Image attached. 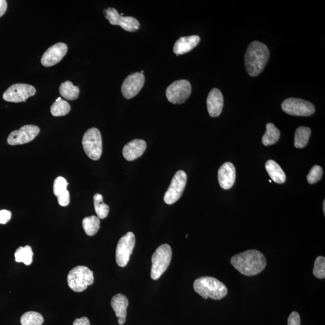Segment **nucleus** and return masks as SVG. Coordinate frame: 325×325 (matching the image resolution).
Wrapping results in <instances>:
<instances>
[{"label": "nucleus", "instance_id": "nucleus-5", "mask_svg": "<svg viewBox=\"0 0 325 325\" xmlns=\"http://www.w3.org/2000/svg\"><path fill=\"white\" fill-rule=\"evenodd\" d=\"M171 248L168 244L160 245L152 256L151 277L157 280L167 271L172 260Z\"/></svg>", "mask_w": 325, "mask_h": 325}, {"label": "nucleus", "instance_id": "nucleus-36", "mask_svg": "<svg viewBox=\"0 0 325 325\" xmlns=\"http://www.w3.org/2000/svg\"><path fill=\"white\" fill-rule=\"evenodd\" d=\"M8 9V3L5 0H0V17L5 15Z\"/></svg>", "mask_w": 325, "mask_h": 325}, {"label": "nucleus", "instance_id": "nucleus-6", "mask_svg": "<svg viewBox=\"0 0 325 325\" xmlns=\"http://www.w3.org/2000/svg\"><path fill=\"white\" fill-rule=\"evenodd\" d=\"M83 147L86 155L93 160H98L101 156L103 143L101 133L96 128L86 131L82 140Z\"/></svg>", "mask_w": 325, "mask_h": 325}, {"label": "nucleus", "instance_id": "nucleus-26", "mask_svg": "<svg viewBox=\"0 0 325 325\" xmlns=\"http://www.w3.org/2000/svg\"><path fill=\"white\" fill-rule=\"evenodd\" d=\"M59 92L63 97L68 100L77 99L79 93V89L70 81H67L62 84Z\"/></svg>", "mask_w": 325, "mask_h": 325}, {"label": "nucleus", "instance_id": "nucleus-8", "mask_svg": "<svg viewBox=\"0 0 325 325\" xmlns=\"http://www.w3.org/2000/svg\"><path fill=\"white\" fill-rule=\"evenodd\" d=\"M282 109L288 115L296 116H309L315 112L313 104L299 98H290L282 103Z\"/></svg>", "mask_w": 325, "mask_h": 325}, {"label": "nucleus", "instance_id": "nucleus-24", "mask_svg": "<svg viewBox=\"0 0 325 325\" xmlns=\"http://www.w3.org/2000/svg\"><path fill=\"white\" fill-rule=\"evenodd\" d=\"M311 130L309 127L297 128L295 134L294 145L296 148H303L307 146L310 139Z\"/></svg>", "mask_w": 325, "mask_h": 325}, {"label": "nucleus", "instance_id": "nucleus-16", "mask_svg": "<svg viewBox=\"0 0 325 325\" xmlns=\"http://www.w3.org/2000/svg\"><path fill=\"white\" fill-rule=\"evenodd\" d=\"M218 180L222 189L228 190L232 188L236 181V169L230 162H227L220 167L218 171Z\"/></svg>", "mask_w": 325, "mask_h": 325}, {"label": "nucleus", "instance_id": "nucleus-28", "mask_svg": "<svg viewBox=\"0 0 325 325\" xmlns=\"http://www.w3.org/2000/svg\"><path fill=\"white\" fill-rule=\"evenodd\" d=\"M33 252L30 246L19 247L17 249L15 257V261L18 262H24L27 266H29L33 262Z\"/></svg>", "mask_w": 325, "mask_h": 325}, {"label": "nucleus", "instance_id": "nucleus-4", "mask_svg": "<svg viewBox=\"0 0 325 325\" xmlns=\"http://www.w3.org/2000/svg\"><path fill=\"white\" fill-rule=\"evenodd\" d=\"M68 285L75 292H82L94 281L93 272L85 266H78L71 270L67 277Z\"/></svg>", "mask_w": 325, "mask_h": 325}, {"label": "nucleus", "instance_id": "nucleus-15", "mask_svg": "<svg viewBox=\"0 0 325 325\" xmlns=\"http://www.w3.org/2000/svg\"><path fill=\"white\" fill-rule=\"evenodd\" d=\"M67 44L63 43H57L45 52L41 58V64L46 67H53L59 63L67 54Z\"/></svg>", "mask_w": 325, "mask_h": 325}, {"label": "nucleus", "instance_id": "nucleus-13", "mask_svg": "<svg viewBox=\"0 0 325 325\" xmlns=\"http://www.w3.org/2000/svg\"><path fill=\"white\" fill-rule=\"evenodd\" d=\"M40 133L39 127L33 125H26L19 130L12 131L8 138V143L10 145H23L32 141Z\"/></svg>", "mask_w": 325, "mask_h": 325}, {"label": "nucleus", "instance_id": "nucleus-38", "mask_svg": "<svg viewBox=\"0 0 325 325\" xmlns=\"http://www.w3.org/2000/svg\"><path fill=\"white\" fill-rule=\"evenodd\" d=\"M140 73H141V74H143V73H144V71H141L140 72Z\"/></svg>", "mask_w": 325, "mask_h": 325}, {"label": "nucleus", "instance_id": "nucleus-32", "mask_svg": "<svg viewBox=\"0 0 325 325\" xmlns=\"http://www.w3.org/2000/svg\"><path fill=\"white\" fill-rule=\"evenodd\" d=\"M323 169L320 166L315 165L311 169L309 174H308L307 178L308 182L311 185L315 184L319 181L322 177Z\"/></svg>", "mask_w": 325, "mask_h": 325}, {"label": "nucleus", "instance_id": "nucleus-29", "mask_svg": "<svg viewBox=\"0 0 325 325\" xmlns=\"http://www.w3.org/2000/svg\"><path fill=\"white\" fill-rule=\"evenodd\" d=\"M95 210L100 219H104L108 216L110 208L109 206L103 202V197L99 193L93 196Z\"/></svg>", "mask_w": 325, "mask_h": 325}, {"label": "nucleus", "instance_id": "nucleus-18", "mask_svg": "<svg viewBox=\"0 0 325 325\" xmlns=\"http://www.w3.org/2000/svg\"><path fill=\"white\" fill-rule=\"evenodd\" d=\"M146 148V141L141 139H134L125 145L123 154L127 160L133 161L141 157Z\"/></svg>", "mask_w": 325, "mask_h": 325}, {"label": "nucleus", "instance_id": "nucleus-21", "mask_svg": "<svg viewBox=\"0 0 325 325\" xmlns=\"http://www.w3.org/2000/svg\"><path fill=\"white\" fill-rule=\"evenodd\" d=\"M200 42V37L197 35L179 38L174 45L173 51L177 55L184 54L192 51Z\"/></svg>", "mask_w": 325, "mask_h": 325}, {"label": "nucleus", "instance_id": "nucleus-2", "mask_svg": "<svg viewBox=\"0 0 325 325\" xmlns=\"http://www.w3.org/2000/svg\"><path fill=\"white\" fill-rule=\"evenodd\" d=\"M267 46L259 41H254L248 46L245 56L247 71L251 77H256L263 71L269 60Z\"/></svg>", "mask_w": 325, "mask_h": 325}, {"label": "nucleus", "instance_id": "nucleus-17", "mask_svg": "<svg viewBox=\"0 0 325 325\" xmlns=\"http://www.w3.org/2000/svg\"><path fill=\"white\" fill-rule=\"evenodd\" d=\"M207 106L210 116L217 117L222 113L224 97L218 89L214 88L210 92L207 99Z\"/></svg>", "mask_w": 325, "mask_h": 325}, {"label": "nucleus", "instance_id": "nucleus-35", "mask_svg": "<svg viewBox=\"0 0 325 325\" xmlns=\"http://www.w3.org/2000/svg\"><path fill=\"white\" fill-rule=\"evenodd\" d=\"M73 325H91L90 321L87 317H83L80 319H76L73 323Z\"/></svg>", "mask_w": 325, "mask_h": 325}, {"label": "nucleus", "instance_id": "nucleus-11", "mask_svg": "<svg viewBox=\"0 0 325 325\" xmlns=\"http://www.w3.org/2000/svg\"><path fill=\"white\" fill-rule=\"evenodd\" d=\"M36 90L33 86L18 84L10 86L3 95L5 101L12 103L26 102L36 94Z\"/></svg>", "mask_w": 325, "mask_h": 325}, {"label": "nucleus", "instance_id": "nucleus-27", "mask_svg": "<svg viewBox=\"0 0 325 325\" xmlns=\"http://www.w3.org/2000/svg\"><path fill=\"white\" fill-rule=\"evenodd\" d=\"M50 111L54 116H64L70 112L71 106L67 101L59 97L51 106Z\"/></svg>", "mask_w": 325, "mask_h": 325}, {"label": "nucleus", "instance_id": "nucleus-37", "mask_svg": "<svg viewBox=\"0 0 325 325\" xmlns=\"http://www.w3.org/2000/svg\"><path fill=\"white\" fill-rule=\"evenodd\" d=\"M323 213L324 214H325V200H324L323 203Z\"/></svg>", "mask_w": 325, "mask_h": 325}, {"label": "nucleus", "instance_id": "nucleus-3", "mask_svg": "<svg viewBox=\"0 0 325 325\" xmlns=\"http://www.w3.org/2000/svg\"><path fill=\"white\" fill-rule=\"evenodd\" d=\"M195 291L201 296L203 298L214 300L222 299L228 293V289L226 285L218 279L204 276L196 279L193 283Z\"/></svg>", "mask_w": 325, "mask_h": 325}, {"label": "nucleus", "instance_id": "nucleus-34", "mask_svg": "<svg viewBox=\"0 0 325 325\" xmlns=\"http://www.w3.org/2000/svg\"><path fill=\"white\" fill-rule=\"evenodd\" d=\"M288 325H300V318L298 313L294 311L289 317Z\"/></svg>", "mask_w": 325, "mask_h": 325}, {"label": "nucleus", "instance_id": "nucleus-1", "mask_svg": "<svg viewBox=\"0 0 325 325\" xmlns=\"http://www.w3.org/2000/svg\"><path fill=\"white\" fill-rule=\"evenodd\" d=\"M231 263L241 274L250 276L263 271L267 261L261 252L252 250L235 255L231 259Z\"/></svg>", "mask_w": 325, "mask_h": 325}, {"label": "nucleus", "instance_id": "nucleus-10", "mask_svg": "<svg viewBox=\"0 0 325 325\" xmlns=\"http://www.w3.org/2000/svg\"><path fill=\"white\" fill-rule=\"evenodd\" d=\"M187 180L188 177L185 171H178L176 172L164 196L166 204L173 205L181 198L186 188Z\"/></svg>", "mask_w": 325, "mask_h": 325}, {"label": "nucleus", "instance_id": "nucleus-19", "mask_svg": "<svg viewBox=\"0 0 325 325\" xmlns=\"http://www.w3.org/2000/svg\"><path fill=\"white\" fill-rule=\"evenodd\" d=\"M129 305V300L123 294H117L111 300V306L115 312L116 316L118 319V323L123 325L126 323L127 310Z\"/></svg>", "mask_w": 325, "mask_h": 325}, {"label": "nucleus", "instance_id": "nucleus-25", "mask_svg": "<svg viewBox=\"0 0 325 325\" xmlns=\"http://www.w3.org/2000/svg\"><path fill=\"white\" fill-rule=\"evenodd\" d=\"M82 225L86 234L93 236L98 233L100 228V219L96 216L86 217L83 220Z\"/></svg>", "mask_w": 325, "mask_h": 325}, {"label": "nucleus", "instance_id": "nucleus-12", "mask_svg": "<svg viewBox=\"0 0 325 325\" xmlns=\"http://www.w3.org/2000/svg\"><path fill=\"white\" fill-rule=\"evenodd\" d=\"M106 18L113 26H119L127 32H134L140 28V23L131 16H123L115 9L109 8L104 10Z\"/></svg>", "mask_w": 325, "mask_h": 325}, {"label": "nucleus", "instance_id": "nucleus-22", "mask_svg": "<svg viewBox=\"0 0 325 325\" xmlns=\"http://www.w3.org/2000/svg\"><path fill=\"white\" fill-rule=\"evenodd\" d=\"M266 169L272 180L278 184H282L286 181V176L280 166L272 160H269L266 164Z\"/></svg>", "mask_w": 325, "mask_h": 325}, {"label": "nucleus", "instance_id": "nucleus-14", "mask_svg": "<svg viewBox=\"0 0 325 325\" xmlns=\"http://www.w3.org/2000/svg\"><path fill=\"white\" fill-rule=\"evenodd\" d=\"M145 80V76L140 72H135L128 76L121 88L124 97L131 99L136 96L143 88Z\"/></svg>", "mask_w": 325, "mask_h": 325}, {"label": "nucleus", "instance_id": "nucleus-33", "mask_svg": "<svg viewBox=\"0 0 325 325\" xmlns=\"http://www.w3.org/2000/svg\"><path fill=\"white\" fill-rule=\"evenodd\" d=\"M12 213L9 210H0V224H6L11 219Z\"/></svg>", "mask_w": 325, "mask_h": 325}, {"label": "nucleus", "instance_id": "nucleus-31", "mask_svg": "<svg viewBox=\"0 0 325 325\" xmlns=\"http://www.w3.org/2000/svg\"><path fill=\"white\" fill-rule=\"evenodd\" d=\"M313 275L317 278H325V258L322 256L318 257L314 262Z\"/></svg>", "mask_w": 325, "mask_h": 325}, {"label": "nucleus", "instance_id": "nucleus-20", "mask_svg": "<svg viewBox=\"0 0 325 325\" xmlns=\"http://www.w3.org/2000/svg\"><path fill=\"white\" fill-rule=\"evenodd\" d=\"M68 183L65 178L58 177L54 182L53 192L57 196L58 202L62 207L67 206L70 202V192L67 190Z\"/></svg>", "mask_w": 325, "mask_h": 325}, {"label": "nucleus", "instance_id": "nucleus-23", "mask_svg": "<svg viewBox=\"0 0 325 325\" xmlns=\"http://www.w3.org/2000/svg\"><path fill=\"white\" fill-rule=\"evenodd\" d=\"M280 137V131L274 124H266V131L262 138V143L265 146L274 145L277 143Z\"/></svg>", "mask_w": 325, "mask_h": 325}, {"label": "nucleus", "instance_id": "nucleus-9", "mask_svg": "<svg viewBox=\"0 0 325 325\" xmlns=\"http://www.w3.org/2000/svg\"><path fill=\"white\" fill-rule=\"evenodd\" d=\"M135 243L136 238L132 232L127 233L120 238L116 250V261L119 267H126L129 263Z\"/></svg>", "mask_w": 325, "mask_h": 325}, {"label": "nucleus", "instance_id": "nucleus-7", "mask_svg": "<svg viewBox=\"0 0 325 325\" xmlns=\"http://www.w3.org/2000/svg\"><path fill=\"white\" fill-rule=\"evenodd\" d=\"M192 92V86L186 79H179L169 85L166 91L168 101L174 105H181L188 99Z\"/></svg>", "mask_w": 325, "mask_h": 325}, {"label": "nucleus", "instance_id": "nucleus-30", "mask_svg": "<svg viewBox=\"0 0 325 325\" xmlns=\"http://www.w3.org/2000/svg\"><path fill=\"white\" fill-rule=\"evenodd\" d=\"M44 321L43 316L35 311L26 312L21 317L22 325H43Z\"/></svg>", "mask_w": 325, "mask_h": 325}, {"label": "nucleus", "instance_id": "nucleus-39", "mask_svg": "<svg viewBox=\"0 0 325 325\" xmlns=\"http://www.w3.org/2000/svg\"><path fill=\"white\" fill-rule=\"evenodd\" d=\"M269 181L270 182H272V181H271V180H269Z\"/></svg>", "mask_w": 325, "mask_h": 325}]
</instances>
